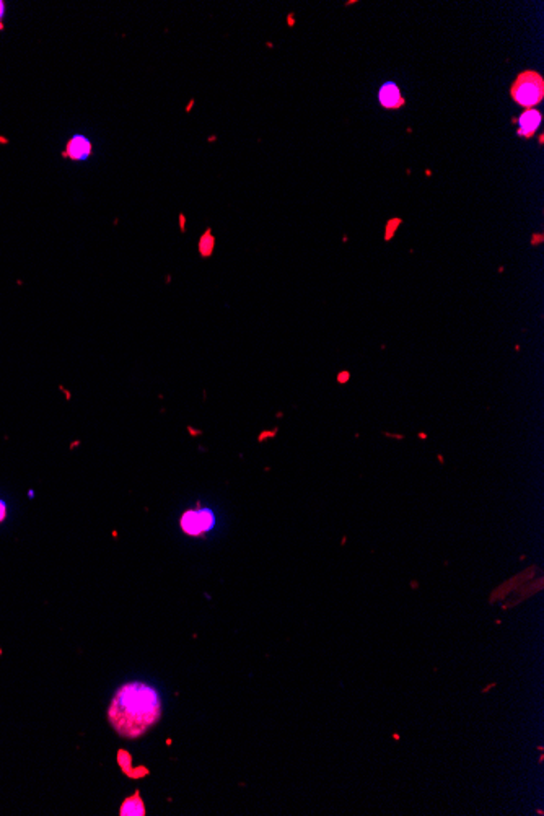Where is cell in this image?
I'll return each mask as SVG.
<instances>
[{
    "label": "cell",
    "mask_w": 544,
    "mask_h": 816,
    "mask_svg": "<svg viewBox=\"0 0 544 816\" xmlns=\"http://www.w3.org/2000/svg\"><path fill=\"white\" fill-rule=\"evenodd\" d=\"M162 715L160 697L144 683H128L116 691L108 709L113 728L124 738H139Z\"/></svg>",
    "instance_id": "obj_1"
},
{
    "label": "cell",
    "mask_w": 544,
    "mask_h": 816,
    "mask_svg": "<svg viewBox=\"0 0 544 816\" xmlns=\"http://www.w3.org/2000/svg\"><path fill=\"white\" fill-rule=\"evenodd\" d=\"M512 98L523 108L531 109L533 106L543 102L544 80L535 71L521 72L510 88Z\"/></svg>",
    "instance_id": "obj_2"
},
{
    "label": "cell",
    "mask_w": 544,
    "mask_h": 816,
    "mask_svg": "<svg viewBox=\"0 0 544 816\" xmlns=\"http://www.w3.org/2000/svg\"><path fill=\"white\" fill-rule=\"evenodd\" d=\"M212 524L214 515L209 510H191L181 518V527L188 534H200L212 528Z\"/></svg>",
    "instance_id": "obj_3"
},
{
    "label": "cell",
    "mask_w": 544,
    "mask_h": 816,
    "mask_svg": "<svg viewBox=\"0 0 544 816\" xmlns=\"http://www.w3.org/2000/svg\"><path fill=\"white\" fill-rule=\"evenodd\" d=\"M378 98H380V103H382L383 108L387 109H398L401 106H404V98L401 97V92L399 88L396 87L393 82H388L385 83L382 90H380L378 93Z\"/></svg>",
    "instance_id": "obj_4"
},
{
    "label": "cell",
    "mask_w": 544,
    "mask_h": 816,
    "mask_svg": "<svg viewBox=\"0 0 544 816\" xmlns=\"http://www.w3.org/2000/svg\"><path fill=\"white\" fill-rule=\"evenodd\" d=\"M520 129L519 134L523 137H531L541 124V113L538 109H526L519 119Z\"/></svg>",
    "instance_id": "obj_5"
},
{
    "label": "cell",
    "mask_w": 544,
    "mask_h": 816,
    "mask_svg": "<svg viewBox=\"0 0 544 816\" xmlns=\"http://www.w3.org/2000/svg\"><path fill=\"white\" fill-rule=\"evenodd\" d=\"M90 152H92V144L83 136L73 137L67 145V155L73 160H85L90 157Z\"/></svg>",
    "instance_id": "obj_6"
},
{
    "label": "cell",
    "mask_w": 544,
    "mask_h": 816,
    "mask_svg": "<svg viewBox=\"0 0 544 816\" xmlns=\"http://www.w3.org/2000/svg\"><path fill=\"white\" fill-rule=\"evenodd\" d=\"M121 815H123V816H128V815H145L144 803H142L139 793H135V796L132 797V798L126 800V802L123 803V807H121Z\"/></svg>",
    "instance_id": "obj_7"
},
{
    "label": "cell",
    "mask_w": 544,
    "mask_h": 816,
    "mask_svg": "<svg viewBox=\"0 0 544 816\" xmlns=\"http://www.w3.org/2000/svg\"><path fill=\"white\" fill-rule=\"evenodd\" d=\"M5 518V505L2 502H0V522H2Z\"/></svg>",
    "instance_id": "obj_8"
},
{
    "label": "cell",
    "mask_w": 544,
    "mask_h": 816,
    "mask_svg": "<svg viewBox=\"0 0 544 816\" xmlns=\"http://www.w3.org/2000/svg\"><path fill=\"white\" fill-rule=\"evenodd\" d=\"M2 13H4V5H2V2H0V17H2Z\"/></svg>",
    "instance_id": "obj_9"
}]
</instances>
